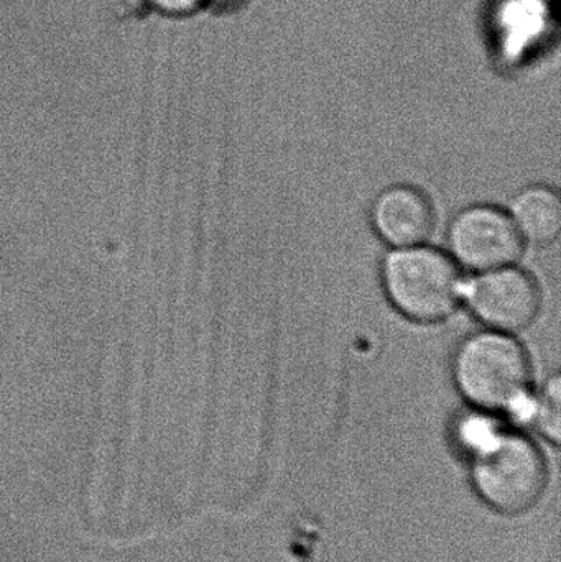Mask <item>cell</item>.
<instances>
[{
  "mask_svg": "<svg viewBox=\"0 0 561 562\" xmlns=\"http://www.w3.org/2000/svg\"><path fill=\"white\" fill-rule=\"evenodd\" d=\"M463 303L481 326L517 336L532 327L540 316L542 290L516 263L476 273L464 283Z\"/></svg>",
  "mask_w": 561,
  "mask_h": 562,
  "instance_id": "5",
  "label": "cell"
},
{
  "mask_svg": "<svg viewBox=\"0 0 561 562\" xmlns=\"http://www.w3.org/2000/svg\"><path fill=\"white\" fill-rule=\"evenodd\" d=\"M375 236L389 249L418 246L430 239L437 224L434 203L422 188L395 183L375 196L371 207Z\"/></svg>",
  "mask_w": 561,
  "mask_h": 562,
  "instance_id": "6",
  "label": "cell"
},
{
  "mask_svg": "<svg viewBox=\"0 0 561 562\" xmlns=\"http://www.w3.org/2000/svg\"><path fill=\"white\" fill-rule=\"evenodd\" d=\"M480 412L461 422V439L473 449V482L481 497L504 515L532 508L547 487L542 452L530 439L503 431Z\"/></svg>",
  "mask_w": 561,
  "mask_h": 562,
  "instance_id": "2",
  "label": "cell"
},
{
  "mask_svg": "<svg viewBox=\"0 0 561 562\" xmlns=\"http://www.w3.org/2000/svg\"><path fill=\"white\" fill-rule=\"evenodd\" d=\"M233 2V0H210V9H216V7L227 5V3Z\"/></svg>",
  "mask_w": 561,
  "mask_h": 562,
  "instance_id": "11",
  "label": "cell"
},
{
  "mask_svg": "<svg viewBox=\"0 0 561 562\" xmlns=\"http://www.w3.org/2000/svg\"><path fill=\"white\" fill-rule=\"evenodd\" d=\"M547 5L543 0H506L497 12L496 38L506 56H520L547 30Z\"/></svg>",
  "mask_w": 561,
  "mask_h": 562,
  "instance_id": "8",
  "label": "cell"
},
{
  "mask_svg": "<svg viewBox=\"0 0 561 562\" xmlns=\"http://www.w3.org/2000/svg\"><path fill=\"white\" fill-rule=\"evenodd\" d=\"M145 3L170 19H190L210 10V0H145Z\"/></svg>",
  "mask_w": 561,
  "mask_h": 562,
  "instance_id": "10",
  "label": "cell"
},
{
  "mask_svg": "<svg viewBox=\"0 0 561 562\" xmlns=\"http://www.w3.org/2000/svg\"><path fill=\"white\" fill-rule=\"evenodd\" d=\"M530 423H534L540 435L553 445L561 438V376L559 372L543 380L542 386L534 392L530 406Z\"/></svg>",
  "mask_w": 561,
  "mask_h": 562,
  "instance_id": "9",
  "label": "cell"
},
{
  "mask_svg": "<svg viewBox=\"0 0 561 562\" xmlns=\"http://www.w3.org/2000/svg\"><path fill=\"white\" fill-rule=\"evenodd\" d=\"M526 246L509 213L494 204H470L448 224L447 254L473 276L516 266Z\"/></svg>",
  "mask_w": 561,
  "mask_h": 562,
  "instance_id": "4",
  "label": "cell"
},
{
  "mask_svg": "<svg viewBox=\"0 0 561 562\" xmlns=\"http://www.w3.org/2000/svg\"><path fill=\"white\" fill-rule=\"evenodd\" d=\"M379 273L389 303L412 323H444L463 303V270L427 243L389 249Z\"/></svg>",
  "mask_w": 561,
  "mask_h": 562,
  "instance_id": "3",
  "label": "cell"
},
{
  "mask_svg": "<svg viewBox=\"0 0 561 562\" xmlns=\"http://www.w3.org/2000/svg\"><path fill=\"white\" fill-rule=\"evenodd\" d=\"M514 226L524 243L549 247L561 234V200L559 191L550 184H529L520 188L507 206Z\"/></svg>",
  "mask_w": 561,
  "mask_h": 562,
  "instance_id": "7",
  "label": "cell"
},
{
  "mask_svg": "<svg viewBox=\"0 0 561 562\" xmlns=\"http://www.w3.org/2000/svg\"><path fill=\"white\" fill-rule=\"evenodd\" d=\"M458 393L476 412L530 419L534 367L529 350L514 334L483 329L468 334L451 357Z\"/></svg>",
  "mask_w": 561,
  "mask_h": 562,
  "instance_id": "1",
  "label": "cell"
}]
</instances>
